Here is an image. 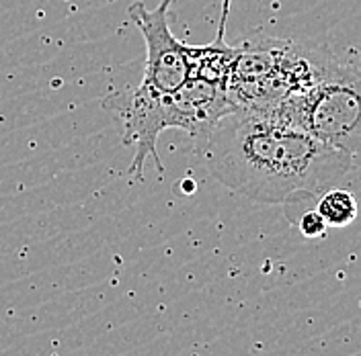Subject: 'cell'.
I'll use <instances>...</instances> for the list:
<instances>
[{"instance_id": "cell-1", "label": "cell", "mask_w": 361, "mask_h": 356, "mask_svg": "<svg viewBox=\"0 0 361 356\" xmlns=\"http://www.w3.org/2000/svg\"><path fill=\"white\" fill-rule=\"evenodd\" d=\"M197 144L212 177L265 205L322 195L353 166L351 154L267 113H228Z\"/></svg>"}, {"instance_id": "cell-2", "label": "cell", "mask_w": 361, "mask_h": 356, "mask_svg": "<svg viewBox=\"0 0 361 356\" xmlns=\"http://www.w3.org/2000/svg\"><path fill=\"white\" fill-rule=\"evenodd\" d=\"M267 115L341 152L351 156L360 152V80L357 74L347 68L312 89L283 98Z\"/></svg>"}, {"instance_id": "cell-3", "label": "cell", "mask_w": 361, "mask_h": 356, "mask_svg": "<svg viewBox=\"0 0 361 356\" xmlns=\"http://www.w3.org/2000/svg\"><path fill=\"white\" fill-rule=\"evenodd\" d=\"M171 4L173 0H160L154 11H148L144 2L130 6V17L146 44V66L140 87L160 94L177 90L189 78V45L171 31Z\"/></svg>"}, {"instance_id": "cell-4", "label": "cell", "mask_w": 361, "mask_h": 356, "mask_svg": "<svg viewBox=\"0 0 361 356\" xmlns=\"http://www.w3.org/2000/svg\"><path fill=\"white\" fill-rule=\"evenodd\" d=\"M316 211L326 222L329 227H345L351 225L357 217L355 197L345 189H329L316 205Z\"/></svg>"}, {"instance_id": "cell-5", "label": "cell", "mask_w": 361, "mask_h": 356, "mask_svg": "<svg viewBox=\"0 0 361 356\" xmlns=\"http://www.w3.org/2000/svg\"><path fill=\"white\" fill-rule=\"evenodd\" d=\"M329 225L326 222L320 217V213L312 209V211H306L302 217H300V231L306 236V238H322L326 234Z\"/></svg>"}]
</instances>
